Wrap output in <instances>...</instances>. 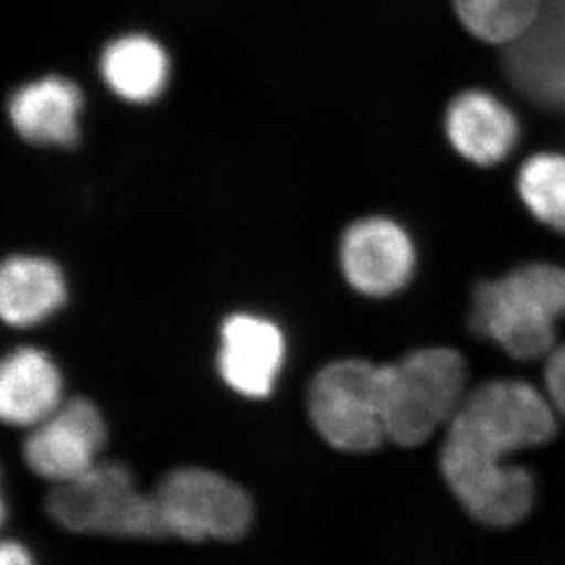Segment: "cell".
<instances>
[{"label": "cell", "instance_id": "obj_18", "mask_svg": "<svg viewBox=\"0 0 565 565\" xmlns=\"http://www.w3.org/2000/svg\"><path fill=\"white\" fill-rule=\"evenodd\" d=\"M545 384L551 405L565 417V344L553 350L545 366Z\"/></svg>", "mask_w": 565, "mask_h": 565}, {"label": "cell", "instance_id": "obj_16", "mask_svg": "<svg viewBox=\"0 0 565 565\" xmlns=\"http://www.w3.org/2000/svg\"><path fill=\"white\" fill-rule=\"evenodd\" d=\"M518 198L540 224L565 235V154L540 150L518 167L514 177Z\"/></svg>", "mask_w": 565, "mask_h": 565}, {"label": "cell", "instance_id": "obj_5", "mask_svg": "<svg viewBox=\"0 0 565 565\" xmlns=\"http://www.w3.org/2000/svg\"><path fill=\"white\" fill-rule=\"evenodd\" d=\"M308 414L330 447L341 452H372L386 439L381 366L363 359L326 364L311 379Z\"/></svg>", "mask_w": 565, "mask_h": 565}, {"label": "cell", "instance_id": "obj_14", "mask_svg": "<svg viewBox=\"0 0 565 565\" xmlns=\"http://www.w3.org/2000/svg\"><path fill=\"white\" fill-rule=\"evenodd\" d=\"M66 302V282L55 262L15 255L0 269V313L6 324L28 328L49 319Z\"/></svg>", "mask_w": 565, "mask_h": 565}, {"label": "cell", "instance_id": "obj_1", "mask_svg": "<svg viewBox=\"0 0 565 565\" xmlns=\"http://www.w3.org/2000/svg\"><path fill=\"white\" fill-rule=\"evenodd\" d=\"M555 406L525 381H491L472 394L443 443L441 472L470 516L491 527H511L533 509L534 480L509 456L539 447L556 434Z\"/></svg>", "mask_w": 565, "mask_h": 565}, {"label": "cell", "instance_id": "obj_15", "mask_svg": "<svg viewBox=\"0 0 565 565\" xmlns=\"http://www.w3.org/2000/svg\"><path fill=\"white\" fill-rule=\"evenodd\" d=\"M102 75L108 88L125 102H152L166 88V50L139 33L114 39L103 50Z\"/></svg>", "mask_w": 565, "mask_h": 565}, {"label": "cell", "instance_id": "obj_12", "mask_svg": "<svg viewBox=\"0 0 565 565\" xmlns=\"http://www.w3.org/2000/svg\"><path fill=\"white\" fill-rule=\"evenodd\" d=\"M63 377L49 353L17 348L0 369V416L13 427H35L61 405Z\"/></svg>", "mask_w": 565, "mask_h": 565}, {"label": "cell", "instance_id": "obj_10", "mask_svg": "<svg viewBox=\"0 0 565 565\" xmlns=\"http://www.w3.org/2000/svg\"><path fill=\"white\" fill-rule=\"evenodd\" d=\"M443 130L454 154L478 169H491L509 160L522 138L514 110L483 88H467L448 102Z\"/></svg>", "mask_w": 565, "mask_h": 565}, {"label": "cell", "instance_id": "obj_13", "mask_svg": "<svg viewBox=\"0 0 565 565\" xmlns=\"http://www.w3.org/2000/svg\"><path fill=\"white\" fill-rule=\"evenodd\" d=\"M79 88L57 75L32 81L8 99V116L17 134L30 143L68 147L77 141Z\"/></svg>", "mask_w": 565, "mask_h": 565}, {"label": "cell", "instance_id": "obj_4", "mask_svg": "<svg viewBox=\"0 0 565 565\" xmlns=\"http://www.w3.org/2000/svg\"><path fill=\"white\" fill-rule=\"evenodd\" d=\"M46 511L70 533L169 539L154 494L139 491L132 472L121 463H96L75 480L55 483Z\"/></svg>", "mask_w": 565, "mask_h": 565}, {"label": "cell", "instance_id": "obj_9", "mask_svg": "<svg viewBox=\"0 0 565 565\" xmlns=\"http://www.w3.org/2000/svg\"><path fill=\"white\" fill-rule=\"evenodd\" d=\"M503 72L525 102L565 114V0H544L533 28L505 46Z\"/></svg>", "mask_w": 565, "mask_h": 565}, {"label": "cell", "instance_id": "obj_2", "mask_svg": "<svg viewBox=\"0 0 565 565\" xmlns=\"http://www.w3.org/2000/svg\"><path fill=\"white\" fill-rule=\"evenodd\" d=\"M565 319V269L531 262L476 288L470 330L511 358L536 361L555 350L556 322Z\"/></svg>", "mask_w": 565, "mask_h": 565}, {"label": "cell", "instance_id": "obj_7", "mask_svg": "<svg viewBox=\"0 0 565 565\" xmlns=\"http://www.w3.org/2000/svg\"><path fill=\"white\" fill-rule=\"evenodd\" d=\"M107 441V425L92 401L70 399L33 427L24 441L30 469L54 483L75 480L94 465Z\"/></svg>", "mask_w": 565, "mask_h": 565}, {"label": "cell", "instance_id": "obj_19", "mask_svg": "<svg viewBox=\"0 0 565 565\" xmlns=\"http://www.w3.org/2000/svg\"><path fill=\"white\" fill-rule=\"evenodd\" d=\"M0 565H35L32 555L24 545L6 540L0 547Z\"/></svg>", "mask_w": 565, "mask_h": 565}, {"label": "cell", "instance_id": "obj_6", "mask_svg": "<svg viewBox=\"0 0 565 565\" xmlns=\"http://www.w3.org/2000/svg\"><path fill=\"white\" fill-rule=\"evenodd\" d=\"M152 494L167 536L185 542H233L252 527V498L235 481L214 470H172Z\"/></svg>", "mask_w": 565, "mask_h": 565}, {"label": "cell", "instance_id": "obj_11", "mask_svg": "<svg viewBox=\"0 0 565 565\" xmlns=\"http://www.w3.org/2000/svg\"><path fill=\"white\" fill-rule=\"evenodd\" d=\"M286 358V339L273 320L235 313L220 330L218 372L236 394L249 399L271 395Z\"/></svg>", "mask_w": 565, "mask_h": 565}, {"label": "cell", "instance_id": "obj_3", "mask_svg": "<svg viewBox=\"0 0 565 565\" xmlns=\"http://www.w3.org/2000/svg\"><path fill=\"white\" fill-rule=\"evenodd\" d=\"M467 363L450 348H423L381 366L386 439L417 447L452 422L467 395Z\"/></svg>", "mask_w": 565, "mask_h": 565}, {"label": "cell", "instance_id": "obj_8", "mask_svg": "<svg viewBox=\"0 0 565 565\" xmlns=\"http://www.w3.org/2000/svg\"><path fill=\"white\" fill-rule=\"evenodd\" d=\"M339 255L348 284L372 299L401 291L416 269L411 235L386 216H370L350 225L342 235Z\"/></svg>", "mask_w": 565, "mask_h": 565}, {"label": "cell", "instance_id": "obj_17", "mask_svg": "<svg viewBox=\"0 0 565 565\" xmlns=\"http://www.w3.org/2000/svg\"><path fill=\"white\" fill-rule=\"evenodd\" d=\"M454 17L470 38L509 46L533 28L544 0H450Z\"/></svg>", "mask_w": 565, "mask_h": 565}]
</instances>
